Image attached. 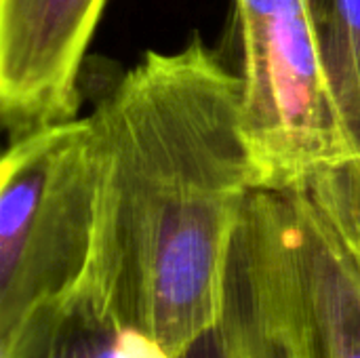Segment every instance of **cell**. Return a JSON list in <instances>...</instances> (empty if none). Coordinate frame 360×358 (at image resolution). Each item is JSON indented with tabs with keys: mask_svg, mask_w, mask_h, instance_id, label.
<instances>
[{
	"mask_svg": "<svg viewBox=\"0 0 360 358\" xmlns=\"http://www.w3.org/2000/svg\"><path fill=\"white\" fill-rule=\"evenodd\" d=\"M209 358H360V156L247 196Z\"/></svg>",
	"mask_w": 360,
	"mask_h": 358,
	"instance_id": "obj_2",
	"label": "cell"
},
{
	"mask_svg": "<svg viewBox=\"0 0 360 358\" xmlns=\"http://www.w3.org/2000/svg\"><path fill=\"white\" fill-rule=\"evenodd\" d=\"M89 120L97 192L82 285L188 358L221 323L232 236L255 190L243 78L198 38L150 51Z\"/></svg>",
	"mask_w": 360,
	"mask_h": 358,
	"instance_id": "obj_1",
	"label": "cell"
},
{
	"mask_svg": "<svg viewBox=\"0 0 360 358\" xmlns=\"http://www.w3.org/2000/svg\"><path fill=\"white\" fill-rule=\"evenodd\" d=\"M105 0H0V112L11 137L72 120Z\"/></svg>",
	"mask_w": 360,
	"mask_h": 358,
	"instance_id": "obj_5",
	"label": "cell"
},
{
	"mask_svg": "<svg viewBox=\"0 0 360 358\" xmlns=\"http://www.w3.org/2000/svg\"><path fill=\"white\" fill-rule=\"evenodd\" d=\"M327 72L360 152V0H308Z\"/></svg>",
	"mask_w": 360,
	"mask_h": 358,
	"instance_id": "obj_7",
	"label": "cell"
},
{
	"mask_svg": "<svg viewBox=\"0 0 360 358\" xmlns=\"http://www.w3.org/2000/svg\"><path fill=\"white\" fill-rule=\"evenodd\" d=\"M0 358H171L154 340L127 323L97 291L38 304L6 331Z\"/></svg>",
	"mask_w": 360,
	"mask_h": 358,
	"instance_id": "obj_6",
	"label": "cell"
},
{
	"mask_svg": "<svg viewBox=\"0 0 360 358\" xmlns=\"http://www.w3.org/2000/svg\"><path fill=\"white\" fill-rule=\"evenodd\" d=\"M0 177V331H6L86 279L97 192L89 116L13 137Z\"/></svg>",
	"mask_w": 360,
	"mask_h": 358,
	"instance_id": "obj_3",
	"label": "cell"
},
{
	"mask_svg": "<svg viewBox=\"0 0 360 358\" xmlns=\"http://www.w3.org/2000/svg\"><path fill=\"white\" fill-rule=\"evenodd\" d=\"M243 32V133L255 188L287 190L359 158L308 0H236Z\"/></svg>",
	"mask_w": 360,
	"mask_h": 358,
	"instance_id": "obj_4",
	"label": "cell"
}]
</instances>
